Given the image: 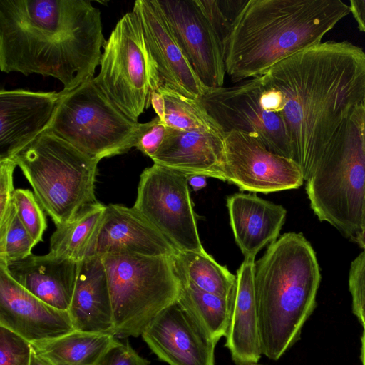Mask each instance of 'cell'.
I'll use <instances>...</instances> for the list:
<instances>
[{
	"label": "cell",
	"instance_id": "1",
	"mask_svg": "<svg viewBox=\"0 0 365 365\" xmlns=\"http://www.w3.org/2000/svg\"><path fill=\"white\" fill-rule=\"evenodd\" d=\"M261 77L284 95L279 114L292 160L305 180L365 102V52L346 41L321 42L279 61Z\"/></svg>",
	"mask_w": 365,
	"mask_h": 365
},
{
	"label": "cell",
	"instance_id": "2",
	"mask_svg": "<svg viewBox=\"0 0 365 365\" xmlns=\"http://www.w3.org/2000/svg\"><path fill=\"white\" fill-rule=\"evenodd\" d=\"M106 40L89 0H0V70L51 76L68 92L94 78Z\"/></svg>",
	"mask_w": 365,
	"mask_h": 365
},
{
	"label": "cell",
	"instance_id": "3",
	"mask_svg": "<svg viewBox=\"0 0 365 365\" xmlns=\"http://www.w3.org/2000/svg\"><path fill=\"white\" fill-rule=\"evenodd\" d=\"M349 13L341 0H247L225 45L226 73L234 83L259 77L321 43Z\"/></svg>",
	"mask_w": 365,
	"mask_h": 365
},
{
	"label": "cell",
	"instance_id": "4",
	"mask_svg": "<svg viewBox=\"0 0 365 365\" xmlns=\"http://www.w3.org/2000/svg\"><path fill=\"white\" fill-rule=\"evenodd\" d=\"M321 274L315 252L302 233L269 244L254 266L262 354L279 359L300 338L316 307Z\"/></svg>",
	"mask_w": 365,
	"mask_h": 365
},
{
	"label": "cell",
	"instance_id": "5",
	"mask_svg": "<svg viewBox=\"0 0 365 365\" xmlns=\"http://www.w3.org/2000/svg\"><path fill=\"white\" fill-rule=\"evenodd\" d=\"M363 105L354 111L341 138L323 154L304 180L311 208L319 220L355 242L365 230Z\"/></svg>",
	"mask_w": 365,
	"mask_h": 365
},
{
	"label": "cell",
	"instance_id": "6",
	"mask_svg": "<svg viewBox=\"0 0 365 365\" xmlns=\"http://www.w3.org/2000/svg\"><path fill=\"white\" fill-rule=\"evenodd\" d=\"M12 159L56 227L96 202L94 187L100 160L44 130Z\"/></svg>",
	"mask_w": 365,
	"mask_h": 365
},
{
	"label": "cell",
	"instance_id": "7",
	"mask_svg": "<svg viewBox=\"0 0 365 365\" xmlns=\"http://www.w3.org/2000/svg\"><path fill=\"white\" fill-rule=\"evenodd\" d=\"M173 257L128 253L101 257L108 281L115 337L141 336L157 315L177 302L181 282Z\"/></svg>",
	"mask_w": 365,
	"mask_h": 365
},
{
	"label": "cell",
	"instance_id": "8",
	"mask_svg": "<svg viewBox=\"0 0 365 365\" xmlns=\"http://www.w3.org/2000/svg\"><path fill=\"white\" fill-rule=\"evenodd\" d=\"M61 93L46 130L98 160L135 147L144 123L125 115L99 89L93 78Z\"/></svg>",
	"mask_w": 365,
	"mask_h": 365
},
{
	"label": "cell",
	"instance_id": "9",
	"mask_svg": "<svg viewBox=\"0 0 365 365\" xmlns=\"http://www.w3.org/2000/svg\"><path fill=\"white\" fill-rule=\"evenodd\" d=\"M100 71L93 81L105 96L130 119L138 121L160 86L155 61L136 14L132 10L117 22L103 47Z\"/></svg>",
	"mask_w": 365,
	"mask_h": 365
},
{
	"label": "cell",
	"instance_id": "10",
	"mask_svg": "<svg viewBox=\"0 0 365 365\" xmlns=\"http://www.w3.org/2000/svg\"><path fill=\"white\" fill-rule=\"evenodd\" d=\"M133 207L178 251L205 252L185 174L155 163L145 168Z\"/></svg>",
	"mask_w": 365,
	"mask_h": 365
},
{
	"label": "cell",
	"instance_id": "11",
	"mask_svg": "<svg viewBox=\"0 0 365 365\" xmlns=\"http://www.w3.org/2000/svg\"><path fill=\"white\" fill-rule=\"evenodd\" d=\"M262 88L259 76L210 90L198 101L225 133L236 130L251 135L272 153L292 160L290 140L280 114L265 110L261 104Z\"/></svg>",
	"mask_w": 365,
	"mask_h": 365
},
{
	"label": "cell",
	"instance_id": "12",
	"mask_svg": "<svg viewBox=\"0 0 365 365\" xmlns=\"http://www.w3.org/2000/svg\"><path fill=\"white\" fill-rule=\"evenodd\" d=\"M225 181L241 191L270 193L297 189L304 179L292 159L268 150L256 137L232 130L224 135Z\"/></svg>",
	"mask_w": 365,
	"mask_h": 365
},
{
	"label": "cell",
	"instance_id": "13",
	"mask_svg": "<svg viewBox=\"0 0 365 365\" xmlns=\"http://www.w3.org/2000/svg\"><path fill=\"white\" fill-rule=\"evenodd\" d=\"M178 44L207 91L222 87L224 45L197 0H155Z\"/></svg>",
	"mask_w": 365,
	"mask_h": 365
},
{
	"label": "cell",
	"instance_id": "14",
	"mask_svg": "<svg viewBox=\"0 0 365 365\" xmlns=\"http://www.w3.org/2000/svg\"><path fill=\"white\" fill-rule=\"evenodd\" d=\"M0 327L30 343L74 331L68 311L54 308L16 283L0 266Z\"/></svg>",
	"mask_w": 365,
	"mask_h": 365
},
{
	"label": "cell",
	"instance_id": "15",
	"mask_svg": "<svg viewBox=\"0 0 365 365\" xmlns=\"http://www.w3.org/2000/svg\"><path fill=\"white\" fill-rule=\"evenodd\" d=\"M178 250L140 212L110 204L89 248L87 257L128 253L153 257H175Z\"/></svg>",
	"mask_w": 365,
	"mask_h": 365
},
{
	"label": "cell",
	"instance_id": "16",
	"mask_svg": "<svg viewBox=\"0 0 365 365\" xmlns=\"http://www.w3.org/2000/svg\"><path fill=\"white\" fill-rule=\"evenodd\" d=\"M133 11L139 19L155 61L160 86L199 100L207 90L178 44L155 0H137Z\"/></svg>",
	"mask_w": 365,
	"mask_h": 365
},
{
	"label": "cell",
	"instance_id": "17",
	"mask_svg": "<svg viewBox=\"0 0 365 365\" xmlns=\"http://www.w3.org/2000/svg\"><path fill=\"white\" fill-rule=\"evenodd\" d=\"M157 357L169 365H215L216 344L176 302L163 309L141 335Z\"/></svg>",
	"mask_w": 365,
	"mask_h": 365
},
{
	"label": "cell",
	"instance_id": "18",
	"mask_svg": "<svg viewBox=\"0 0 365 365\" xmlns=\"http://www.w3.org/2000/svg\"><path fill=\"white\" fill-rule=\"evenodd\" d=\"M61 93L0 90V160L12 158L46 130Z\"/></svg>",
	"mask_w": 365,
	"mask_h": 365
},
{
	"label": "cell",
	"instance_id": "19",
	"mask_svg": "<svg viewBox=\"0 0 365 365\" xmlns=\"http://www.w3.org/2000/svg\"><path fill=\"white\" fill-rule=\"evenodd\" d=\"M150 158L154 163L187 177L202 175L225 181L224 135L207 130L168 128L163 143Z\"/></svg>",
	"mask_w": 365,
	"mask_h": 365
},
{
	"label": "cell",
	"instance_id": "20",
	"mask_svg": "<svg viewBox=\"0 0 365 365\" xmlns=\"http://www.w3.org/2000/svg\"><path fill=\"white\" fill-rule=\"evenodd\" d=\"M7 274L29 292L48 305L68 311L76 284L78 263L51 252L33 254L0 263Z\"/></svg>",
	"mask_w": 365,
	"mask_h": 365
},
{
	"label": "cell",
	"instance_id": "21",
	"mask_svg": "<svg viewBox=\"0 0 365 365\" xmlns=\"http://www.w3.org/2000/svg\"><path fill=\"white\" fill-rule=\"evenodd\" d=\"M68 311L74 330L115 336L110 293L101 257H88L78 263Z\"/></svg>",
	"mask_w": 365,
	"mask_h": 365
},
{
	"label": "cell",
	"instance_id": "22",
	"mask_svg": "<svg viewBox=\"0 0 365 365\" xmlns=\"http://www.w3.org/2000/svg\"><path fill=\"white\" fill-rule=\"evenodd\" d=\"M230 223L244 259H255L267 244L278 238L287 211L280 205L255 194L235 193L227 197Z\"/></svg>",
	"mask_w": 365,
	"mask_h": 365
},
{
	"label": "cell",
	"instance_id": "23",
	"mask_svg": "<svg viewBox=\"0 0 365 365\" xmlns=\"http://www.w3.org/2000/svg\"><path fill=\"white\" fill-rule=\"evenodd\" d=\"M255 259H244L237 270L225 346L235 365L257 364L262 355L254 287Z\"/></svg>",
	"mask_w": 365,
	"mask_h": 365
},
{
	"label": "cell",
	"instance_id": "24",
	"mask_svg": "<svg viewBox=\"0 0 365 365\" xmlns=\"http://www.w3.org/2000/svg\"><path fill=\"white\" fill-rule=\"evenodd\" d=\"M118 341L110 334L74 330L55 339L31 344L51 365H93Z\"/></svg>",
	"mask_w": 365,
	"mask_h": 365
},
{
	"label": "cell",
	"instance_id": "25",
	"mask_svg": "<svg viewBox=\"0 0 365 365\" xmlns=\"http://www.w3.org/2000/svg\"><path fill=\"white\" fill-rule=\"evenodd\" d=\"M180 282L177 303L207 339L217 344L227 335L233 297L205 292L185 280Z\"/></svg>",
	"mask_w": 365,
	"mask_h": 365
},
{
	"label": "cell",
	"instance_id": "26",
	"mask_svg": "<svg viewBox=\"0 0 365 365\" xmlns=\"http://www.w3.org/2000/svg\"><path fill=\"white\" fill-rule=\"evenodd\" d=\"M106 207L96 201L83 208L71 220L56 227L50 238V252L78 263L86 258Z\"/></svg>",
	"mask_w": 365,
	"mask_h": 365
},
{
	"label": "cell",
	"instance_id": "27",
	"mask_svg": "<svg viewBox=\"0 0 365 365\" xmlns=\"http://www.w3.org/2000/svg\"><path fill=\"white\" fill-rule=\"evenodd\" d=\"M178 277L199 289L217 296L232 299L237 277L226 266L217 263L206 252L178 251L173 257Z\"/></svg>",
	"mask_w": 365,
	"mask_h": 365
},
{
	"label": "cell",
	"instance_id": "28",
	"mask_svg": "<svg viewBox=\"0 0 365 365\" xmlns=\"http://www.w3.org/2000/svg\"><path fill=\"white\" fill-rule=\"evenodd\" d=\"M158 90L165 100V115L162 121L167 127L181 130H207L225 135L221 127L198 100L187 98L165 86H160Z\"/></svg>",
	"mask_w": 365,
	"mask_h": 365
},
{
	"label": "cell",
	"instance_id": "29",
	"mask_svg": "<svg viewBox=\"0 0 365 365\" xmlns=\"http://www.w3.org/2000/svg\"><path fill=\"white\" fill-rule=\"evenodd\" d=\"M35 245L14 206L8 217L0 222V263L6 264L29 256Z\"/></svg>",
	"mask_w": 365,
	"mask_h": 365
},
{
	"label": "cell",
	"instance_id": "30",
	"mask_svg": "<svg viewBox=\"0 0 365 365\" xmlns=\"http://www.w3.org/2000/svg\"><path fill=\"white\" fill-rule=\"evenodd\" d=\"M13 202L19 219L36 245L42 242L47 228L46 218L34 193L28 189H15Z\"/></svg>",
	"mask_w": 365,
	"mask_h": 365
},
{
	"label": "cell",
	"instance_id": "31",
	"mask_svg": "<svg viewBox=\"0 0 365 365\" xmlns=\"http://www.w3.org/2000/svg\"><path fill=\"white\" fill-rule=\"evenodd\" d=\"M31 351L30 342L0 327V365H29Z\"/></svg>",
	"mask_w": 365,
	"mask_h": 365
},
{
	"label": "cell",
	"instance_id": "32",
	"mask_svg": "<svg viewBox=\"0 0 365 365\" xmlns=\"http://www.w3.org/2000/svg\"><path fill=\"white\" fill-rule=\"evenodd\" d=\"M349 289L351 295L352 312L359 321L365 317V250L351 264Z\"/></svg>",
	"mask_w": 365,
	"mask_h": 365
},
{
	"label": "cell",
	"instance_id": "33",
	"mask_svg": "<svg viewBox=\"0 0 365 365\" xmlns=\"http://www.w3.org/2000/svg\"><path fill=\"white\" fill-rule=\"evenodd\" d=\"M168 128L158 116L144 123V127L135 144L137 149L151 158L163 143Z\"/></svg>",
	"mask_w": 365,
	"mask_h": 365
},
{
	"label": "cell",
	"instance_id": "34",
	"mask_svg": "<svg viewBox=\"0 0 365 365\" xmlns=\"http://www.w3.org/2000/svg\"><path fill=\"white\" fill-rule=\"evenodd\" d=\"M16 166L12 158L0 160V222L8 217L14 206L13 175Z\"/></svg>",
	"mask_w": 365,
	"mask_h": 365
},
{
	"label": "cell",
	"instance_id": "35",
	"mask_svg": "<svg viewBox=\"0 0 365 365\" xmlns=\"http://www.w3.org/2000/svg\"><path fill=\"white\" fill-rule=\"evenodd\" d=\"M93 365H150V362L140 356L128 341H118Z\"/></svg>",
	"mask_w": 365,
	"mask_h": 365
},
{
	"label": "cell",
	"instance_id": "36",
	"mask_svg": "<svg viewBox=\"0 0 365 365\" xmlns=\"http://www.w3.org/2000/svg\"><path fill=\"white\" fill-rule=\"evenodd\" d=\"M262 78V77H261ZM263 88L260 96V101L263 108L274 113H280L285 105L283 93L277 88L263 81Z\"/></svg>",
	"mask_w": 365,
	"mask_h": 365
},
{
	"label": "cell",
	"instance_id": "37",
	"mask_svg": "<svg viewBox=\"0 0 365 365\" xmlns=\"http://www.w3.org/2000/svg\"><path fill=\"white\" fill-rule=\"evenodd\" d=\"M349 9L359 30L365 33V0H351Z\"/></svg>",
	"mask_w": 365,
	"mask_h": 365
},
{
	"label": "cell",
	"instance_id": "38",
	"mask_svg": "<svg viewBox=\"0 0 365 365\" xmlns=\"http://www.w3.org/2000/svg\"><path fill=\"white\" fill-rule=\"evenodd\" d=\"M150 105L157 114V116L163 120L165 115V100L163 95L158 89L153 91L151 93Z\"/></svg>",
	"mask_w": 365,
	"mask_h": 365
},
{
	"label": "cell",
	"instance_id": "39",
	"mask_svg": "<svg viewBox=\"0 0 365 365\" xmlns=\"http://www.w3.org/2000/svg\"><path fill=\"white\" fill-rule=\"evenodd\" d=\"M188 184L194 191H198L207 185L206 177L202 175H192L188 177Z\"/></svg>",
	"mask_w": 365,
	"mask_h": 365
},
{
	"label": "cell",
	"instance_id": "40",
	"mask_svg": "<svg viewBox=\"0 0 365 365\" xmlns=\"http://www.w3.org/2000/svg\"><path fill=\"white\" fill-rule=\"evenodd\" d=\"M29 365H51L46 359L38 354L32 348Z\"/></svg>",
	"mask_w": 365,
	"mask_h": 365
},
{
	"label": "cell",
	"instance_id": "41",
	"mask_svg": "<svg viewBox=\"0 0 365 365\" xmlns=\"http://www.w3.org/2000/svg\"><path fill=\"white\" fill-rule=\"evenodd\" d=\"M363 327V332L361 337V365H365V325Z\"/></svg>",
	"mask_w": 365,
	"mask_h": 365
},
{
	"label": "cell",
	"instance_id": "42",
	"mask_svg": "<svg viewBox=\"0 0 365 365\" xmlns=\"http://www.w3.org/2000/svg\"><path fill=\"white\" fill-rule=\"evenodd\" d=\"M356 242L361 248L365 250V230L359 235Z\"/></svg>",
	"mask_w": 365,
	"mask_h": 365
},
{
	"label": "cell",
	"instance_id": "43",
	"mask_svg": "<svg viewBox=\"0 0 365 365\" xmlns=\"http://www.w3.org/2000/svg\"><path fill=\"white\" fill-rule=\"evenodd\" d=\"M361 130H362V135H363L364 143V146H365V102L364 103V105H363Z\"/></svg>",
	"mask_w": 365,
	"mask_h": 365
},
{
	"label": "cell",
	"instance_id": "44",
	"mask_svg": "<svg viewBox=\"0 0 365 365\" xmlns=\"http://www.w3.org/2000/svg\"><path fill=\"white\" fill-rule=\"evenodd\" d=\"M359 322L361 324L362 326L365 325V317L362 318Z\"/></svg>",
	"mask_w": 365,
	"mask_h": 365
},
{
	"label": "cell",
	"instance_id": "45",
	"mask_svg": "<svg viewBox=\"0 0 365 365\" xmlns=\"http://www.w3.org/2000/svg\"><path fill=\"white\" fill-rule=\"evenodd\" d=\"M250 365H262V364H250Z\"/></svg>",
	"mask_w": 365,
	"mask_h": 365
}]
</instances>
